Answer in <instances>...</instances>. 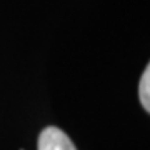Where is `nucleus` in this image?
<instances>
[{
    "label": "nucleus",
    "mask_w": 150,
    "mask_h": 150,
    "mask_svg": "<svg viewBox=\"0 0 150 150\" xmlns=\"http://www.w3.org/2000/svg\"><path fill=\"white\" fill-rule=\"evenodd\" d=\"M37 150H77L70 137L59 127H45L38 135Z\"/></svg>",
    "instance_id": "nucleus-1"
},
{
    "label": "nucleus",
    "mask_w": 150,
    "mask_h": 150,
    "mask_svg": "<svg viewBox=\"0 0 150 150\" xmlns=\"http://www.w3.org/2000/svg\"><path fill=\"white\" fill-rule=\"evenodd\" d=\"M139 98L145 112H150V67H145V72L140 77L139 83Z\"/></svg>",
    "instance_id": "nucleus-2"
}]
</instances>
